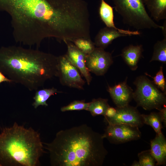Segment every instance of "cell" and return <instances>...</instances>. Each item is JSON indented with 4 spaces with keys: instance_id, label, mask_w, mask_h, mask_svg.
Masks as SVG:
<instances>
[{
    "instance_id": "1",
    "label": "cell",
    "mask_w": 166,
    "mask_h": 166,
    "mask_svg": "<svg viewBox=\"0 0 166 166\" xmlns=\"http://www.w3.org/2000/svg\"><path fill=\"white\" fill-rule=\"evenodd\" d=\"M0 11L10 16L16 42L37 47L47 38L73 39L84 17L82 0H0Z\"/></svg>"
},
{
    "instance_id": "2",
    "label": "cell",
    "mask_w": 166,
    "mask_h": 166,
    "mask_svg": "<svg viewBox=\"0 0 166 166\" xmlns=\"http://www.w3.org/2000/svg\"><path fill=\"white\" fill-rule=\"evenodd\" d=\"M103 135L86 124L61 130L49 143H43L53 166H101L108 152Z\"/></svg>"
},
{
    "instance_id": "3",
    "label": "cell",
    "mask_w": 166,
    "mask_h": 166,
    "mask_svg": "<svg viewBox=\"0 0 166 166\" xmlns=\"http://www.w3.org/2000/svg\"><path fill=\"white\" fill-rule=\"evenodd\" d=\"M58 57L14 45L0 48V70L13 82L37 90L57 77Z\"/></svg>"
},
{
    "instance_id": "4",
    "label": "cell",
    "mask_w": 166,
    "mask_h": 166,
    "mask_svg": "<svg viewBox=\"0 0 166 166\" xmlns=\"http://www.w3.org/2000/svg\"><path fill=\"white\" fill-rule=\"evenodd\" d=\"M44 148L38 132L15 122L0 133V166H38Z\"/></svg>"
},
{
    "instance_id": "5",
    "label": "cell",
    "mask_w": 166,
    "mask_h": 166,
    "mask_svg": "<svg viewBox=\"0 0 166 166\" xmlns=\"http://www.w3.org/2000/svg\"><path fill=\"white\" fill-rule=\"evenodd\" d=\"M115 10L121 16L124 23L139 30L163 29L148 14L144 0H113Z\"/></svg>"
},
{
    "instance_id": "6",
    "label": "cell",
    "mask_w": 166,
    "mask_h": 166,
    "mask_svg": "<svg viewBox=\"0 0 166 166\" xmlns=\"http://www.w3.org/2000/svg\"><path fill=\"white\" fill-rule=\"evenodd\" d=\"M136 87L133 98L137 106L146 110H159L166 105V94L161 91L146 76L137 77L133 82Z\"/></svg>"
},
{
    "instance_id": "7",
    "label": "cell",
    "mask_w": 166,
    "mask_h": 166,
    "mask_svg": "<svg viewBox=\"0 0 166 166\" xmlns=\"http://www.w3.org/2000/svg\"><path fill=\"white\" fill-rule=\"evenodd\" d=\"M57 77L63 85L84 89L85 81L82 78L78 69L65 54L58 57Z\"/></svg>"
},
{
    "instance_id": "8",
    "label": "cell",
    "mask_w": 166,
    "mask_h": 166,
    "mask_svg": "<svg viewBox=\"0 0 166 166\" xmlns=\"http://www.w3.org/2000/svg\"><path fill=\"white\" fill-rule=\"evenodd\" d=\"M139 128L123 124L108 125L102 135L111 143L120 144L140 139L141 134Z\"/></svg>"
},
{
    "instance_id": "9",
    "label": "cell",
    "mask_w": 166,
    "mask_h": 166,
    "mask_svg": "<svg viewBox=\"0 0 166 166\" xmlns=\"http://www.w3.org/2000/svg\"><path fill=\"white\" fill-rule=\"evenodd\" d=\"M113 62L111 53L96 47L86 55V66L90 72L98 76L104 75Z\"/></svg>"
},
{
    "instance_id": "10",
    "label": "cell",
    "mask_w": 166,
    "mask_h": 166,
    "mask_svg": "<svg viewBox=\"0 0 166 166\" xmlns=\"http://www.w3.org/2000/svg\"><path fill=\"white\" fill-rule=\"evenodd\" d=\"M116 108L117 112L113 117H104V121L108 125L123 124L139 128L143 125L141 114L136 107L128 105Z\"/></svg>"
},
{
    "instance_id": "11",
    "label": "cell",
    "mask_w": 166,
    "mask_h": 166,
    "mask_svg": "<svg viewBox=\"0 0 166 166\" xmlns=\"http://www.w3.org/2000/svg\"><path fill=\"white\" fill-rule=\"evenodd\" d=\"M64 42L67 48L65 55L69 61L77 68L81 74L85 79L87 84L89 85L92 77L86 66L87 54L80 50L73 42L70 41Z\"/></svg>"
},
{
    "instance_id": "12",
    "label": "cell",
    "mask_w": 166,
    "mask_h": 166,
    "mask_svg": "<svg viewBox=\"0 0 166 166\" xmlns=\"http://www.w3.org/2000/svg\"><path fill=\"white\" fill-rule=\"evenodd\" d=\"M127 79L113 86H108L107 91L117 107L129 105L133 98V90L127 84Z\"/></svg>"
},
{
    "instance_id": "13",
    "label": "cell",
    "mask_w": 166,
    "mask_h": 166,
    "mask_svg": "<svg viewBox=\"0 0 166 166\" xmlns=\"http://www.w3.org/2000/svg\"><path fill=\"white\" fill-rule=\"evenodd\" d=\"M104 0H101L99 9L100 18L106 27L112 28L122 32L128 36L137 35L141 34L138 30L132 31L119 29L116 27L114 22L113 8Z\"/></svg>"
},
{
    "instance_id": "14",
    "label": "cell",
    "mask_w": 166,
    "mask_h": 166,
    "mask_svg": "<svg viewBox=\"0 0 166 166\" xmlns=\"http://www.w3.org/2000/svg\"><path fill=\"white\" fill-rule=\"evenodd\" d=\"M128 36L122 32L115 29L107 27L100 30L94 39L95 46L105 49L115 39Z\"/></svg>"
},
{
    "instance_id": "15",
    "label": "cell",
    "mask_w": 166,
    "mask_h": 166,
    "mask_svg": "<svg viewBox=\"0 0 166 166\" xmlns=\"http://www.w3.org/2000/svg\"><path fill=\"white\" fill-rule=\"evenodd\" d=\"M151 153L156 162V165H164L166 162V139L161 132L156 134L150 142Z\"/></svg>"
},
{
    "instance_id": "16",
    "label": "cell",
    "mask_w": 166,
    "mask_h": 166,
    "mask_svg": "<svg viewBox=\"0 0 166 166\" xmlns=\"http://www.w3.org/2000/svg\"><path fill=\"white\" fill-rule=\"evenodd\" d=\"M143 50L141 45H130L123 49L121 56L130 69L135 71L138 68V63L142 57Z\"/></svg>"
},
{
    "instance_id": "17",
    "label": "cell",
    "mask_w": 166,
    "mask_h": 166,
    "mask_svg": "<svg viewBox=\"0 0 166 166\" xmlns=\"http://www.w3.org/2000/svg\"><path fill=\"white\" fill-rule=\"evenodd\" d=\"M151 17L156 21L166 19V0H144Z\"/></svg>"
},
{
    "instance_id": "18",
    "label": "cell",
    "mask_w": 166,
    "mask_h": 166,
    "mask_svg": "<svg viewBox=\"0 0 166 166\" xmlns=\"http://www.w3.org/2000/svg\"><path fill=\"white\" fill-rule=\"evenodd\" d=\"M61 92L52 87L49 89H43L36 90L34 96L33 97L34 101L32 105L35 109H37L39 106H47L48 105L47 101L52 95Z\"/></svg>"
},
{
    "instance_id": "19",
    "label": "cell",
    "mask_w": 166,
    "mask_h": 166,
    "mask_svg": "<svg viewBox=\"0 0 166 166\" xmlns=\"http://www.w3.org/2000/svg\"><path fill=\"white\" fill-rule=\"evenodd\" d=\"M109 106L107 99L101 98L94 99L89 102L87 110L89 111L93 117L100 115L104 116Z\"/></svg>"
},
{
    "instance_id": "20",
    "label": "cell",
    "mask_w": 166,
    "mask_h": 166,
    "mask_svg": "<svg viewBox=\"0 0 166 166\" xmlns=\"http://www.w3.org/2000/svg\"><path fill=\"white\" fill-rule=\"evenodd\" d=\"M141 115L144 124L151 126L156 134L162 132V122L159 112H153L149 114Z\"/></svg>"
},
{
    "instance_id": "21",
    "label": "cell",
    "mask_w": 166,
    "mask_h": 166,
    "mask_svg": "<svg viewBox=\"0 0 166 166\" xmlns=\"http://www.w3.org/2000/svg\"><path fill=\"white\" fill-rule=\"evenodd\" d=\"M157 61L166 63V38L158 41L154 44L152 57L150 62Z\"/></svg>"
},
{
    "instance_id": "22",
    "label": "cell",
    "mask_w": 166,
    "mask_h": 166,
    "mask_svg": "<svg viewBox=\"0 0 166 166\" xmlns=\"http://www.w3.org/2000/svg\"><path fill=\"white\" fill-rule=\"evenodd\" d=\"M71 42L80 50L86 54L91 53L95 48L94 43L91 39L80 38L76 39Z\"/></svg>"
},
{
    "instance_id": "23",
    "label": "cell",
    "mask_w": 166,
    "mask_h": 166,
    "mask_svg": "<svg viewBox=\"0 0 166 166\" xmlns=\"http://www.w3.org/2000/svg\"><path fill=\"white\" fill-rule=\"evenodd\" d=\"M146 75L149 76L153 78L152 82L155 85L165 94H166V82L163 71V67L161 66L159 70L156 73L155 76L152 77L148 73H145Z\"/></svg>"
},
{
    "instance_id": "24",
    "label": "cell",
    "mask_w": 166,
    "mask_h": 166,
    "mask_svg": "<svg viewBox=\"0 0 166 166\" xmlns=\"http://www.w3.org/2000/svg\"><path fill=\"white\" fill-rule=\"evenodd\" d=\"M140 166L156 165V161L152 154L150 150L142 151L138 154Z\"/></svg>"
},
{
    "instance_id": "25",
    "label": "cell",
    "mask_w": 166,
    "mask_h": 166,
    "mask_svg": "<svg viewBox=\"0 0 166 166\" xmlns=\"http://www.w3.org/2000/svg\"><path fill=\"white\" fill-rule=\"evenodd\" d=\"M89 102H85V100H75L68 105L62 107L61 109V112L67 111L87 110Z\"/></svg>"
},
{
    "instance_id": "26",
    "label": "cell",
    "mask_w": 166,
    "mask_h": 166,
    "mask_svg": "<svg viewBox=\"0 0 166 166\" xmlns=\"http://www.w3.org/2000/svg\"><path fill=\"white\" fill-rule=\"evenodd\" d=\"M117 112L116 108L109 106L106 110L104 117L107 118H111L113 117Z\"/></svg>"
},
{
    "instance_id": "27",
    "label": "cell",
    "mask_w": 166,
    "mask_h": 166,
    "mask_svg": "<svg viewBox=\"0 0 166 166\" xmlns=\"http://www.w3.org/2000/svg\"><path fill=\"white\" fill-rule=\"evenodd\" d=\"M159 113L160 117L162 122L164 123V126L166 125V105H163L159 110Z\"/></svg>"
},
{
    "instance_id": "28",
    "label": "cell",
    "mask_w": 166,
    "mask_h": 166,
    "mask_svg": "<svg viewBox=\"0 0 166 166\" xmlns=\"http://www.w3.org/2000/svg\"><path fill=\"white\" fill-rule=\"evenodd\" d=\"M3 82L9 83H13L12 80L6 77L5 75L0 70V84Z\"/></svg>"
},
{
    "instance_id": "29",
    "label": "cell",
    "mask_w": 166,
    "mask_h": 166,
    "mask_svg": "<svg viewBox=\"0 0 166 166\" xmlns=\"http://www.w3.org/2000/svg\"><path fill=\"white\" fill-rule=\"evenodd\" d=\"M164 21L163 24V29H162V33L164 37V38H166V20Z\"/></svg>"
},
{
    "instance_id": "30",
    "label": "cell",
    "mask_w": 166,
    "mask_h": 166,
    "mask_svg": "<svg viewBox=\"0 0 166 166\" xmlns=\"http://www.w3.org/2000/svg\"><path fill=\"white\" fill-rule=\"evenodd\" d=\"M131 166H140V165L139 161H138L136 160H135L132 163Z\"/></svg>"
}]
</instances>
